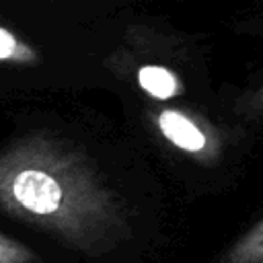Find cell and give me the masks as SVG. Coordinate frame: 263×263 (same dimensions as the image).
Instances as JSON below:
<instances>
[{
    "mask_svg": "<svg viewBox=\"0 0 263 263\" xmlns=\"http://www.w3.org/2000/svg\"><path fill=\"white\" fill-rule=\"evenodd\" d=\"M0 214L86 255L109 251L125 230L123 205L88 156L47 132L0 148Z\"/></svg>",
    "mask_w": 263,
    "mask_h": 263,
    "instance_id": "cell-1",
    "label": "cell"
},
{
    "mask_svg": "<svg viewBox=\"0 0 263 263\" xmlns=\"http://www.w3.org/2000/svg\"><path fill=\"white\" fill-rule=\"evenodd\" d=\"M156 125L173 146L189 154H201L210 146L205 132L181 111H173V109L160 111L156 117Z\"/></svg>",
    "mask_w": 263,
    "mask_h": 263,
    "instance_id": "cell-2",
    "label": "cell"
},
{
    "mask_svg": "<svg viewBox=\"0 0 263 263\" xmlns=\"http://www.w3.org/2000/svg\"><path fill=\"white\" fill-rule=\"evenodd\" d=\"M41 62L39 51L21 37L14 29L0 23V64L6 66H37Z\"/></svg>",
    "mask_w": 263,
    "mask_h": 263,
    "instance_id": "cell-3",
    "label": "cell"
},
{
    "mask_svg": "<svg viewBox=\"0 0 263 263\" xmlns=\"http://www.w3.org/2000/svg\"><path fill=\"white\" fill-rule=\"evenodd\" d=\"M138 84L154 99L166 101L173 99L177 95L183 92V84L179 82V78L162 68V66H144L138 70Z\"/></svg>",
    "mask_w": 263,
    "mask_h": 263,
    "instance_id": "cell-4",
    "label": "cell"
},
{
    "mask_svg": "<svg viewBox=\"0 0 263 263\" xmlns=\"http://www.w3.org/2000/svg\"><path fill=\"white\" fill-rule=\"evenodd\" d=\"M263 259V222L257 224L251 232H247L234 249L226 255L224 263H257Z\"/></svg>",
    "mask_w": 263,
    "mask_h": 263,
    "instance_id": "cell-5",
    "label": "cell"
},
{
    "mask_svg": "<svg viewBox=\"0 0 263 263\" xmlns=\"http://www.w3.org/2000/svg\"><path fill=\"white\" fill-rule=\"evenodd\" d=\"M0 263H41L39 255L0 230Z\"/></svg>",
    "mask_w": 263,
    "mask_h": 263,
    "instance_id": "cell-6",
    "label": "cell"
},
{
    "mask_svg": "<svg viewBox=\"0 0 263 263\" xmlns=\"http://www.w3.org/2000/svg\"><path fill=\"white\" fill-rule=\"evenodd\" d=\"M249 109H253V111H263V84H261V88L255 92V97L249 101Z\"/></svg>",
    "mask_w": 263,
    "mask_h": 263,
    "instance_id": "cell-7",
    "label": "cell"
},
{
    "mask_svg": "<svg viewBox=\"0 0 263 263\" xmlns=\"http://www.w3.org/2000/svg\"><path fill=\"white\" fill-rule=\"evenodd\" d=\"M257 263H263V259H261V261H257Z\"/></svg>",
    "mask_w": 263,
    "mask_h": 263,
    "instance_id": "cell-8",
    "label": "cell"
}]
</instances>
